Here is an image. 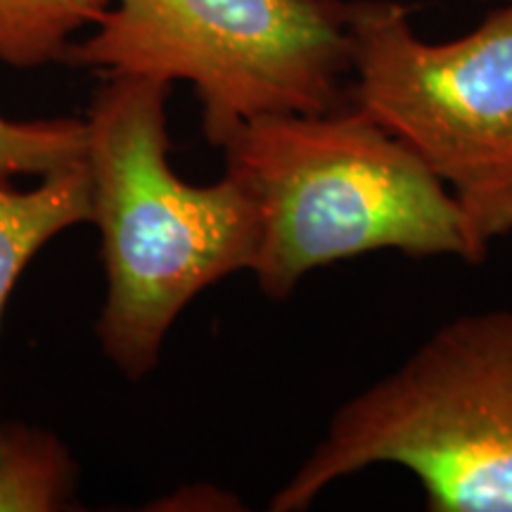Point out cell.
I'll return each mask as SVG.
<instances>
[{
  "label": "cell",
  "mask_w": 512,
  "mask_h": 512,
  "mask_svg": "<svg viewBox=\"0 0 512 512\" xmlns=\"http://www.w3.org/2000/svg\"><path fill=\"white\" fill-rule=\"evenodd\" d=\"M169 83L107 76L86 117L93 223L107 297L102 351L131 380L150 373L166 332L202 290L252 271L256 211L233 176L192 185L169 162Z\"/></svg>",
  "instance_id": "obj_1"
},
{
  "label": "cell",
  "mask_w": 512,
  "mask_h": 512,
  "mask_svg": "<svg viewBox=\"0 0 512 512\" xmlns=\"http://www.w3.org/2000/svg\"><path fill=\"white\" fill-rule=\"evenodd\" d=\"M64 60L107 76L188 81L204 136L219 145L271 114L344 105L351 76L342 0H110Z\"/></svg>",
  "instance_id": "obj_4"
},
{
  "label": "cell",
  "mask_w": 512,
  "mask_h": 512,
  "mask_svg": "<svg viewBox=\"0 0 512 512\" xmlns=\"http://www.w3.org/2000/svg\"><path fill=\"white\" fill-rule=\"evenodd\" d=\"M110 0H0V60L34 69L64 60L76 31L93 27Z\"/></svg>",
  "instance_id": "obj_8"
},
{
  "label": "cell",
  "mask_w": 512,
  "mask_h": 512,
  "mask_svg": "<svg viewBox=\"0 0 512 512\" xmlns=\"http://www.w3.org/2000/svg\"><path fill=\"white\" fill-rule=\"evenodd\" d=\"M354 105L451 190L479 261L512 233V0L427 43L389 0L349 3Z\"/></svg>",
  "instance_id": "obj_5"
},
{
  "label": "cell",
  "mask_w": 512,
  "mask_h": 512,
  "mask_svg": "<svg viewBox=\"0 0 512 512\" xmlns=\"http://www.w3.org/2000/svg\"><path fill=\"white\" fill-rule=\"evenodd\" d=\"M375 465L411 472L432 512H512V309L448 320L344 401L268 508L309 510Z\"/></svg>",
  "instance_id": "obj_3"
},
{
  "label": "cell",
  "mask_w": 512,
  "mask_h": 512,
  "mask_svg": "<svg viewBox=\"0 0 512 512\" xmlns=\"http://www.w3.org/2000/svg\"><path fill=\"white\" fill-rule=\"evenodd\" d=\"M86 119L0 117V183L19 176H48L86 159Z\"/></svg>",
  "instance_id": "obj_9"
},
{
  "label": "cell",
  "mask_w": 512,
  "mask_h": 512,
  "mask_svg": "<svg viewBox=\"0 0 512 512\" xmlns=\"http://www.w3.org/2000/svg\"><path fill=\"white\" fill-rule=\"evenodd\" d=\"M221 147L254 204L252 273L266 297L287 299L316 268L380 249L479 261L451 190L361 107L259 117Z\"/></svg>",
  "instance_id": "obj_2"
},
{
  "label": "cell",
  "mask_w": 512,
  "mask_h": 512,
  "mask_svg": "<svg viewBox=\"0 0 512 512\" xmlns=\"http://www.w3.org/2000/svg\"><path fill=\"white\" fill-rule=\"evenodd\" d=\"M74 489V465L53 434L5 427L0 441V510H60Z\"/></svg>",
  "instance_id": "obj_7"
},
{
  "label": "cell",
  "mask_w": 512,
  "mask_h": 512,
  "mask_svg": "<svg viewBox=\"0 0 512 512\" xmlns=\"http://www.w3.org/2000/svg\"><path fill=\"white\" fill-rule=\"evenodd\" d=\"M93 221L88 162L64 166L43 176L36 188L17 190L0 183V320L19 275L55 235ZM0 425V441H3Z\"/></svg>",
  "instance_id": "obj_6"
}]
</instances>
